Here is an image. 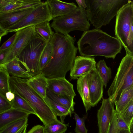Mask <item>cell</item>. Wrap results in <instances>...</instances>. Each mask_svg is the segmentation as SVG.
<instances>
[{
	"label": "cell",
	"instance_id": "4fadbf2b",
	"mask_svg": "<svg viewBox=\"0 0 133 133\" xmlns=\"http://www.w3.org/2000/svg\"><path fill=\"white\" fill-rule=\"evenodd\" d=\"M47 82L48 88L55 94L73 98L76 95L73 84L65 77L47 79Z\"/></svg>",
	"mask_w": 133,
	"mask_h": 133
},
{
	"label": "cell",
	"instance_id": "9a60e30c",
	"mask_svg": "<svg viewBox=\"0 0 133 133\" xmlns=\"http://www.w3.org/2000/svg\"><path fill=\"white\" fill-rule=\"evenodd\" d=\"M0 13V27L8 30L30 13L34 8Z\"/></svg>",
	"mask_w": 133,
	"mask_h": 133
},
{
	"label": "cell",
	"instance_id": "ab89813d",
	"mask_svg": "<svg viewBox=\"0 0 133 133\" xmlns=\"http://www.w3.org/2000/svg\"><path fill=\"white\" fill-rule=\"evenodd\" d=\"M10 49L0 51V65L2 64Z\"/></svg>",
	"mask_w": 133,
	"mask_h": 133
},
{
	"label": "cell",
	"instance_id": "b9f144b4",
	"mask_svg": "<svg viewBox=\"0 0 133 133\" xmlns=\"http://www.w3.org/2000/svg\"><path fill=\"white\" fill-rule=\"evenodd\" d=\"M78 7L84 9L87 8V5L85 0H76Z\"/></svg>",
	"mask_w": 133,
	"mask_h": 133
},
{
	"label": "cell",
	"instance_id": "8d00e7d4",
	"mask_svg": "<svg viewBox=\"0 0 133 133\" xmlns=\"http://www.w3.org/2000/svg\"><path fill=\"white\" fill-rule=\"evenodd\" d=\"M17 35V32L13 35L2 45L0 48V51L10 48L14 43Z\"/></svg>",
	"mask_w": 133,
	"mask_h": 133
},
{
	"label": "cell",
	"instance_id": "d4e9b609",
	"mask_svg": "<svg viewBox=\"0 0 133 133\" xmlns=\"http://www.w3.org/2000/svg\"><path fill=\"white\" fill-rule=\"evenodd\" d=\"M96 69L101 77L105 87L111 78V70L108 67L104 59L100 60L96 65Z\"/></svg>",
	"mask_w": 133,
	"mask_h": 133
},
{
	"label": "cell",
	"instance_id": "5b68a950",
	"mask_svg": "<svg viewBox=\"0 0 133 133\" xmlns=\"http://www.w3.org/2000/svg\"><path fill=\"white\" fill-rule=\"evenodd\" d=\"M53 20L50 26L55 32L67 37L70 36L68 33L71 31H87L90 26L86 10L78 6L67 15L57 17Z\"/></svg>",
	"mask_w": 133,
	"mask_h": 133
},
{
	"label": "cell",
	"instance_id": "1f68e13d",
	"mask_svg": "<svg viewBox=\"0 0 133 133\" xmlns=\"http://www.w3.org/2000/svg\"><path fill=\"white\" fill-rule=\"evenodd\" d=\"M119 113L121 117L129 127L133 118V99Z\"/></svg>",
	"mask_w": 133,
	"mask_h": 133
},
{
	"label": "cell",
	"instance_id": "f35d334b",
	"mask_svg": "<svg viewBox=\"0 0 133 133\" xmlns=\"http://www.w3.org/2000/svg\"><path fill=\"white\" fill-rule=\"evenodd\" d=\"M26 133H45L44 126L40 125H35Z\"/></svg>",
	"mask_w": 133,
	"mask_h": 133
},
{
	"label": "cell",
	"instance_id": "681fc988",
	"mask_svg": "<svg viewBox=\"0 0 133 133\" xmlns=\"http://www.w3.org/2000/svg\"><path fill=\"white\" fill-rule=\"evenodd\" d=\"M68 133H73L71 132H68Z\"/></svg>",
	"mask_w": 133,
	"mask_h": 133
},
{
	"label": "cell",
	"instance_id": "44dd1931",
	"mask_svg": "<svg viewBox=\"0 0 133 133\" xmlns=\"http://www.w3.org/2000/svg\"><path fill=\"white\" fill-rule=\"evenodd\" d=\"M46 95L49 98L69 110L72 114L74 112L75 104L74 100V98L55 94L50 90L48 88L46 91Z\"/></svg>",
	"mask_w": 133,
	"mask_h": 133
},
{
	"label": "cell",
	"instance_id": "7dc6e473",
	"mask_svg": "<svg viewBox=\"0 0 133 133\" xmlns=\"http://www.w3.org/2000/svg\"><path fill=\"white\" fill-rule=\"evenodd\" d=\"M131 5L133 11V1H131Z\"/></svg>",
	"mask_w": 133,
	"mask_h": 133
},
{
	"label": "cell",
	"instance_id": "ee69618b",
	"mask_svg": "<svg viewBox=\"0 0 133 133\" xmlns=\"http://www.w3.org/2000/svg\"><path fill=\"white\" fill-rule=\"evenodd\" d=\"M28 124H27L16 133H26L27 128Z\"/></svg>",
	"mask_w": 133,
	"mask_h": 133
},
{
	"label": "cell",
	"instance_id": "2e32d148",
	"mask_svg": "<svg viewBox=\"0 0 133 133\" xmlns=\"http://www.w3.org/2000/svg\"><path fill=\"white\" fill-rule=\"evenodd\" d=\"M53 18L69 14L77 6L74 3H67L58 0L46 1Z\"/></svg>",
	"mask_w": 133,
	"mask_h": 133
},
{
	"label": "cell",
	"instance_id": "4dcf8cb0",
	"mask_svg": "<svg viewBox=\"0 0 133 133\" xmlns=\"http://www.w3.org/2000/svg\"><path fill=\"white\" fill-rule=\"evenodd\" d=\"M52 46L50 41L48 42L41 55L40 61V68L42 69L50 61L51 56Z\"/></svg>",
	"mask_w": 133,
	"mask_h": 133
},
{
	"label": "cell",
	"instance_id": "9c48e42d",
	"mask_svg": "<svg viewBox=\"0 0 133 133\" xmlns=\"http://www.w3.org/2000/svg\"><path fill=\"white\" fill-rule=\"evenodd\" d=\"M53 19L50 12L46 1L35 8L19 22L8 29L9 32H16L26 28L35 26Z\"/></svg>",
	"mask_w": 133,
	"mask_h": 133
},
{
	"label": "cell",
	"instance_id": "603a6c76",
	"mask_svg": "<svg viewBox=\"0 0 133 133\" xmlns=\"http://www.w3.org/2000/svg\"><path fill=\"white\" fill-rule=\"evenodd\" d=\"M133 99V84L125 90L118 99L114 102L116 111L120 113Z\"/></svg>",
	"mask_w": 133,
	"mask_h": 133
},
{
	"label": "cell",
	"instance_id": "cb8c5ba5",
	"mask_svg": "<svg viewBox=\"0 0 133 133\" xmlns=\"http://www.w3.org/2000/svg\"><path fill=\"white\" fill-rule=\"evenodd\" d=\"M44 99L55 115L57 116H58L60 117L62 122L63 123L67 116L70 115V117L71 116L72 113L66 108L50 99L47 96Z\"/></svg>",
	"mask_w": 133,
	"mask_h": 133
},
{
	"label": "cell",
	"instance_id": "74e56055",
	"mask_svg": "<svg viewBox=\"0 0 133 133\" xmlns=\"http://www.w3.org/2000/svg\"><path fill=\"white\" fill-rule=\"evenodd\" d=\"M118 130L115 111L107 133H117Z\"/></svg>",
	"mask_w": 133,
	"mask_h": 133
},
{
	"label": "cell",
	"instance_id": "f6af8a7d",
	"mask_svg": "<svg viewBox=\"0 0 133 133\" xmlns=\"http://www.w3.org/2000/svg\"><path fill=\"white\" fill-rule=\"evenodd\" d=\"M117 133H131L129 129L118 130Z\"/></svg>",
	"mask_w": 133,
	"mask_h": 133
},
{
	"label": "cell",
	"instance_id": "d590c367",
	"mask_svg": "<svg viewBox=\"0 0 133 133\" xmlns=\"http://www.w3.org/2000/svg\"><path fill=\"white\" fill-rule=\"evenodd\" d=\"M117 125L118 130H129V127L121 117L119 113L115 110Z\"/></svg>",
	"mask_w": 133,
	"mask_h": 133
},
{
	"label": "cell",
	"instance_id": "f1b7e54d",
	"mask_svg": "<svg viewBox=\"0 0 133 133\" xmlns=\"http://www.w3.org/2000/svg\"><path fill=\"white\" fill-rule=\"evenodd\" d=\"M68 125L57 119L44 126L45 133H64L67 130Z\"/></svg>",
	"mask_w": 133,
	"mask_h": 133
},
{
	"label": "cell",
	"instance_id": "60d3db41",
	"mask_svg": "<svg viewBox=\"0 0 133 133\" xmlns=\"http://www.w3.org/2000/svg\"><path fill=\"white\" fill-rule=\"evenodd\" d=\"M15 95V94L10 90L7 92L5 94L6 98L11 102L14 99Z\"/></svg>",
	"mask_w": 133,
	"mask_h": 133
},
{
	"label": "cell",
	"instance_id": "7c38bea8",
	"mask_svg": "<svg viewBox=\"0 0 133 133\" xmlns=\"http://www.w3.org/2000/svg\"><path fill=\"white\" fill-rule=\"evenodd\" d=\"M96 62L93 57L82 56L76 57L72 67L70 70L71 79L79 77L92 72L96 69Z\"/></svg>",
	"mask_w": 133,
	"mask_h": 133
},
{
	"label": "cell",
	"instance_id": "5bb4252c",
	"mask_svg": "<svg viewBox=\"0 0 133 133\" xmlns=\"http://www.w3.org/2000/svg\"><path fill=\"white\" fill-rule=\"evenodd\" d=\"M104 85L96 69L91 73L89 83L90 102L91 107L96 105L102 98Z\"/></svg>",
	"mask_w": 133,
	"mask_h": 133
},
{
	"label": "cell",
	"instance_id": "e575fe53",
	"mask_svg": "<svg viewBox=\"0 0 133 133\" xmlns=\"http://www.w3.org/2000/svg\"><path fill=\"white\" fill-rule=\"evenodd\" d=\"M12 108V107L11 102L7 99L5 96L0 93V113Z\"/></svg>",
	"mask_w": 133,
	"mask_h": 133
},
{
	"label": "cell",
	"instance_id": "4316f807",
	"mask_svg": "<svg viewBox=\"0 0 133 133\" xmlns=\"http://www.w3.org/2000/svg\"><path fill=\"white\" fill-rule=\"evenodd\" d=\"M28 117L10 123L0 130V133H16L27 124Z\"/></svg>",
	"mask_w": 133,
	"mask_h": 133
},
{
	"label": "cell",
	"instance_id": "8992f818",
	"mask_svg": "<svg viewBox=\"0 0 133 133\" xmlns=\"http://www.w3.org/2000/svg\"><path fill=\"white\" fill-rule=\"evenodd\" d=\"M131 1L124 5L116 16L115 34L126 54L133 56V11Z\"/></svg>",
	"mask_w": 133,
	"mask_h": 133
},
{
	"label": "cell",
	"instance_id": "484cf974",
	"mask_svg": "<svg viewBox=\"0 0 133 133\" xmlns=\"http://www.w3.org/2000/svg\"><path fill=\"white\" fill-rule=\"evenodd\" d=\"M14 99L11 103L12 108L24 111L29 114H32L36 115V114L30 105L20 96L15 94Z\"/></svg>",
	"mask_w": 133,
	"mask_h": 133
},
{
	"label": "cell",
	"instance_id": "30bf717a",
	"mask_svg": "<svg viewBox=\"0 0 133 133\" xmlns=\"http://www.w3.org/2000/svg\"><path fill=\"white\" fill-rule=\"evenodd\" d=\"M17 32L15 42L1 65L6 63L16 57L36 35L35 26L28 27Z\"/></svg>",
	"mask_w": 133,
	"mask_h": 133
},
{
	"label": "cell",
	"instance_id": "836d02e7",
	"mask_svg": "<svg viewBox=\"0 0 133 133\" xmlns=\"http://www.w3.org/2000/svg\"><path fill=\"white\" fill-rule=\"evenodd\" d=\"M43 3L39 0H25L24 2L21 6L10 12L17 11L32 8H34Z\"/></svg>",
	"mask_w": 133,
	"mask_h": 133
},
{
	"label": "cell",
	"instance_id": "d6986e66",
	"mask_svg": "<svg viewBox=\"0 0 133 133\" xmlns=\"http://www.w3.org/2000/svg\"><path fill=\"white\" fill-rule=\"evenodd\" d=\"M10 76L29 79L32 76L25 69L16 57L11 61L3 64Z\"/></svg>",
	"mask_w": 133,
	"mask_h": 133
},
{
	"label": "cell",
	"instance_id": "f546056e",
	"mask_svg": "<svg viewBox=\"0 0 133 133\" xmlns=\"http://www.w3.org/2000/svg\"><path fill=\"white\" fill-rule=\"evenodd\" d=\"M10 76L4 67L0 65V93L5 96L6 93L10 91L9 78Z\"/></svg>",
	"mask_w": 133,
	"mask_h": 133
},
{
	"label": "cell",
	"instance_id": "bcb514c9",
	"mask_svg": "<svg viewBox=\"0 0 133 133\" xmlns=\"http://www.w3.org/2000/svg\"><path fill=\"white\" fill-rule=\"evenodd\" d=\"M129 130L131 133H133V125L129 127Z\"/></svg>",
	"mask_w": 133,
	"mask_h": 133
},
{
	"label": "cell",
	"instance_id": "3957f363",
	"mask_svg": "<svg viewBox=\"0 0 133 133\" xmlns=\"http://www.w3.org/2000/svg\"><path fill=\"white\" fill-rule=\"evenodd\" d=\"M27 79L10 76V90L20 96L30 105L44 126L57 120V116L44 99L28 84Z\"/></svg>",
	"mask_w": 133,
	"mask_h": 133
},
{
	"label": "cell",
	"instance_id": "277c9868",
	"mask_svg": "<svg viewBox=\"0 0 133 133\" xmlns=\"http://www.w3.org/2000/svg\"><path fill=\"white\" fill-rule=\"evenodd\" d=\"M88 20L95 29L109 24L127 0H85Z\"/></svg>",
	"mask_w": 133,
	"mask_h": 133
},
{
	"label": "cell",
	"instance_id": "7bdbcfd3",
	"mask_svg": "<svg viewBox=\"0 0 133 133\" xmlns=\"http://www.w3.org/2000/svg\"><path fill=\"white\" fill-rule=\"evenodd\" d=\"M8 32H9L8 30L4 29L0 27V41H1V37L7 35Z\"/></svg>",
	"mask_w": 133,
	"mask_h": 133
},
{
	"label": "cell",
	"instance_id": "6da1fadb",
	"mask_svg": "<svg viewBox=\"0 0 133 133\" xmlns=\"http://www.w3.org/2000/svg\"><path fill=\"white\" fill-rule=\"evenodd\" d=\"M74 37L55 32L50 41L52 46L51 58L41 71L48 79L65 77L72 68L78 48Z\"/></svg>",
	"mask_w": 133,
	"mask_h": 133
},
{
	"label": "cell",
	"instance_id": "52a82bcc",
	"mask_svg": "<svg viewBox=\"0 0 133 133\" xmlns=\"http://www.w3.org/2000/svg\"><path fill=\"white\" fill-rule=\"evenodd\" d=\"M133 84V56L128 54L122 59L113 81L107 91L110 101H117L124 91Z\"/></svg>",
	"mask_w": 133,
	"mask_h": 133
},
{
	"label": "cell",
	"instance_id": "ac0fdd59",
	"mask_svg": "<svg viewBox=\"0 0 133 133\" xmlns=\"http://www.w3.org/2000/svg\"><path fill=\"white\" fill-rule=\"evenodd\" d=\"M29 114L21 110L12 108L0 113V130L8 124L25 117Z\"/></svg>",
	"mask_w": 133,
	"mask_h": 133
},
{
	"label": "cell",
	"instance_id": "d6a6232c",
	"mask_svg": "<svg viewBox=\"0 0 133 133\" xmlns=\"http://www.w3.org/2000/svg\"><path fill=\"white\" fill-rule=\"evenodd\" d=\"M74 117L76 125L74 131L76 133H88L85 124L86 116L80 117L77 114L74 112Z\"/></svg>",
	"mask_w": 133,
	"mask_h": 133
},
{
	"label": "cell",
	"instance_id": "ffe728a7",
	"mask_svg": "<svg viewBox=\"0 0 133 133\" xmlns=\"http://www.w3.org/2000/svg\"><path fill=\"white\" fill-rule=\"evenodd\" d=\"M27 83L42 98L44 99L46 98L48 87L47 79L42 73L32 78L27 79Z\"/></svg>",
	"mask_w": 133,
	"mask_h": 133
},
{
	"label": "cell",
	"instance_id": "83f0119b",
	"mask_svg": "<svg viewBox=\"0 0 133 133\" xmlns=\"http://www.w3.org/2000/svg\"><path fill=\"white\" fill-rule=\"evenodd\" d=\"M25 0H0V13L11 11L21 6Z\"/></svg>",
	"mask_w": 133,
	"mask_h": 133
},
{
	"label": "cell",
	"instance_id": "e0dca14e",
	"mask_svg": "<svg viewBox=\"0 0 133 133\" xmlns=\"http://www.w3.org/2000/svg\"><path fill=\"white\" fill-rule=\"evenodd\" d=\"M91 73L80 77L77 81V90L82 100L86 113L91 107L89 86Z\"/></svg>",
	"mask_w": 133,
	"mask_h": 133
},
{
	"label": "cell",
	"instance_id": "c3c4849f",
	"mask_svg": "<svg viewBox=\"0 0 133 133\" xmlns=\"http://www.w3.org/2000/svg\"><path fill=\"white\" fill-rule=\"evenodd\" d=\"M133 125V118L132 120V121L131 122V124H130V126L131 125Z\"/></svg>",
	"mask_w": 133,
	"mask_h": 133
},
{
	"label": "cell",
	"instance_id": "7a4b0ae2",
	"mask_svg": "<svg viewBox=\"0 0 133 133\" xmlns=\"http://www.w3.org/2000/svg\"><path fill=\"white\" fill-rule=\"evenodd\" d=\"M77 43L79 52L81 56L89 57L100 56L114 59L120 53L122 46L117 37L96 29L84 32Z\"/></svg>",
	"mask_w": 133,
	"mask_h": 133
},
{
	"label": "cell",
	"instance_id": "7402d4cb",
	"mask_svg": "<svg viewBox=\"0 0 133 133\" xmlns=\"http://www.w3.org/2000/svg\"><path fill=\"white\" fill-rule=\"evenodd\" d=\"M48 21L42 23L35 26L36 35L48 43L51 40L54 34Z\"/></svg>",
	"mask_w": 133,
	"mask_h": 133
},
{
	"label": "cell",
	"instance_id": "ba28073f",
	"mask_svg": "<svg viewBox=\"0 0 133 133\" xmlns=\"http://www.w3.org/2000/svg\"><path fill=\"white\" fill-rule=\"evenodd\" d=\"M47 43L35 35L16 57L25 70L33 77L41 73L40 60Z\"/></svg>",
	"mask_w": 133,
	"mask_h": 133
},
{
	"label": "cell",
	"instance_id": "8fae6325",
	"mask_svg": "<svg viewBox=\"0 0 133 133\" xmlns=\"http://www.w3.org/2000/svg\"><path fill=\"white\" fill-rule=\"evenodd\" d=\"M102 103L97 113L98 133H107L115 112L114 103L111 102L109 98H102Z\"/></svg>",
	"mask_w": 133,
	"mask_h": 133
}]
</instances>
